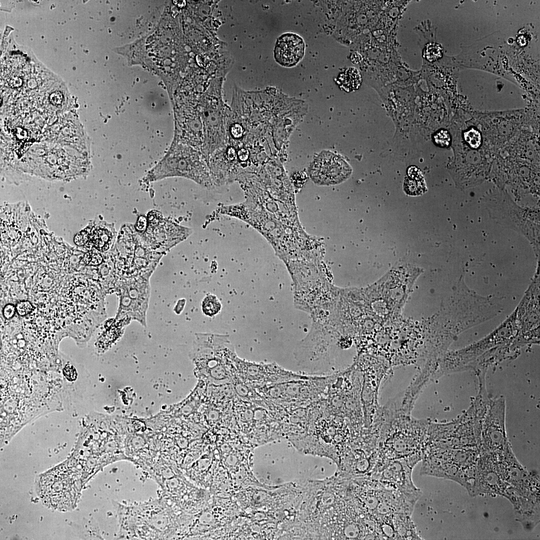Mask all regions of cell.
Instances as JSON below:
<instances>
[{
	"label": "cell",
	"mask_w": 540,
	"mask_h": 540,
	"mask_svg": "<svg viewBox=\"0 0 540 540\" xmlns=\"http://www.w3.org/2000/svg\"><path fill=\"white\" fill-rule=\"evenodd\" d=\"M64 372L67 376L73 377L75 376L76 371L74 367L70 365L66 366L64 368Z\"/></svg>",
	"instance_id": "obj_19"
},
{
	"label": "cell",
	"mask_w": 540,
	"mask_h": 540,
	"mask_svg": "<svg viewBox=\"0 0 540 540\" xmlns=\"http://www.w3.org/2000/svg\"><path fill=\"white\" fill-rule=\"evenodd\" d=\"M146 218L144 216L140 217L139 219L138 220L136 224V228L139 231H143L144 230L146 229Z\"/></svg>",
	"instance_id": "obj_18"
},
{
	"label": "cell",
	"mask_w": 540,
	"mask_h": 540,
	"mask_svg": "<svg viewBox=\"0 0 540 540\" xmlns=\"http://www.w3.org/2000/svg\"><path fill=\"white\" fill-rule=\"evenodd\" d=\"M90 243L100 250H106L110 240V234L104 228L96 229L92 234Z\"/></svg>",
	"instance_id": "obj_12"
},
{
	"label": "cell",
	"mask_w": 540,
	"mask_h": 540,
	"mask_svg": "<svg viewBox=\"0 0 540 540\" xmlns=\"http://www.w3.org/2000/svg\"><path fill=\"white\" fill-rule=\"evenodd\" d=\"M443 54V48L440 44L430 42L424 44L422 50V56L427 62H434L440 59Z\"/></svg>",
	"instance_id": "obj_10"
},
{
	"label": "cell",
	"mask_w": 540,
	"mask_h": 540,
	"mask_svg": "<svg viewBox=\"0 0 540 540\" xmlns=\"http://www.w3.org/2000/svg\"><path fill=\"white\" fill-rule=\"evenodd\" d=\"M480 454L478 449L461 448L447 456H430L424 461L420 474L452 480L470 492Z\"/></svg>",
	"instance_id": "obj_3"
},
{
	"label": "cell",
	"mask_w": 540,
	"mask_h": 540,
	"mask_svg": "<svg viewBox=\"0 0 540 540\" xmlns=\"http://www.w3.org/2000/svg\"><path fill=\"white\" fill-rule=\"evenodd\" d=\"M404 188L406 192L410 195H419L425 192V182L419 168L416 166L408 168V177L404 180Z\"/></svg>",
	"instance_id": "obj_8"
},
{
	"label": "cell",
	"mask_w": 540,
	"mask_h": 540,
	"mask_svg": "<svg viewBox=\"0 0 540 540\" xmlns=\"http://www.w3.org/2000/svg\"><path fill=\"white\" fill-rule=\"evenodd\" d=\"M362 82L360 72L354 68H348L338 75V82L344 90L350 92L359 88Z\"/></svg>",
	"instance_id": "obj_9"
},
{
	"label": "cell",
	"mask_w": 540,
	"mask_h": 540,
	"mask_svg": "<svg viewBox=\"0 0 540 540\" xmlns=\"http://www.w3.org/2000/svg\"><path fill=\"white\" fill-rule=\"evenodd\" d=\"M180 176L190 179L204 187H215L208 161L193 147L174 139L163 159L151 170L146 180L153 182L166 178Z\"/></svg>",
	"instance_id": "obj_1"
},
{
	"label": "cell",
	"mask_w": 540,
	"mask_h": 540,
	"mask_svg": "<svg viewBox=\"0 0 540 540\" xmlns=\"http://www.w3.org/2000/svg\"><path fill=\"white\" fill-rule=\"evenodd\" d=\"M16 308L14 306L10 304L6 305L3 311V314L4 317L6 318H12L15 314Z\"/></svg>",
	"instance_id": "obj_17"
},
{
	"label": "cell",
	"mask_w": 540,
	"mask_h": 540,
	"mask_svg": "<svg viewBox=\"0 0 540 540\" xmlns=\"http://www.w3.org/2000/svg\"><path fill=\"white\" fill-rule=\"evenodd\" d=\"M304 43L301 37L294 34H285L277 40L274 58L280 65L291 67L296 66L302 58Z\"/></svg>",
	"instance_id": "obj_7"
},
{
	"label": "cell",
	"mask_w": 540,
	"mask_h": 540,
	"mask_svg": "<svg viewBox=\"0 0 540 540\" xmlns=\"http://www.w3.org/2000/svg\"><path fill=\"white\" fill-rule=\"evenodd\" d=\"M89 238V234L88 232L84 230L78 234L74 238L75 244L78 246L84 244Z\"/></svg>",
	"instance_id": "obj_16"
},
{
	"label": "cell",
	"mask_w": 540,
	"mask_h": 540,
	"mask_svg": "<svg viewBox=\"0 0 540 540\" xmlns=\"http://www.w3.org/2000/svg\"><path fill=\"white\" fill-rule=\"evenodd\" d=\"M221 308L220 302L214 295L207 296L202 302V308L203 312L205 315L210 317L214 316L219 313Z\"/></svg>",
	"instance_id": "obj_11"
},
{
	"label": "cell",
	"mask_w": 540,
	"mask_h": 540,
	"mask_svg": "<svg viewBox=\"0 0 540 540\" xmlns=\"http://www.w3.org/2000/svg\"><path fill=\"white\" fill-rule=\"evenodd\" d=\"M517 42L518 43L522 46L526 45V38L523 36H520L517 40Z\"/></svg>",
	"instance_id": "obj_20"
},
{
	"label": "cell",
	"mask_w": 540,
	"mask_h": 540,
	"mask_svg": "<svg viewBox=\"0 0 540 540\" xmlns=\"http://www.w3.org/2000/svg\"><path fill=\"white\" fill-rule=\"evenodd\" d=\"M84 260L87 264L96 266L102 262V257L99 253L90 251L84 255Z\"/></svg>",
	"instance_id": "obj_14"
},
{
	"label": "cell",
	"mask_w": 540,
	"mask_h": 540,
	"mask_svg": "<svg viewBox=\"0 0 540 540\" xmlns=\"http://www.w3.org/2000/svg\"><path fill=\"white\" fill-rule=\"evenodd\" d=\"M508 485L498 472L490 454L481 452L476 464L474 484L470 494L474 496L480 494H505L506 497Z\"/></svg>",
	"instance_id": "obj_5"
},
{
	"label": "cell",
	"mask_w": 540,
	"mask_h": 540,
	"mask_svg": "<svg viewBox=\"0 0 540 540\" xmlns=\"http://www.w3.org/2000/svg\"><path fill=\"white\" fill-rule=\"evenodd\" d=\"M434 141L436 144L440 147H446L449 145L450 138L448 132L444 130H441L437 132L434 136Z\"/></svg>",
	"instance_id": "obj_13"
},
{
	"label": "cell",
	"mask_w": 540,
	"mask_h": 540,
	"mask_svg": "<svg viewBox=\"0 0 540 540\" xmlns=\"http://www.w3.org/2000/svg\"><path fill=\"white\" fill-rule=\"evenodd\" d=\"M490 216L498 223L521 233L535 252L540 250L539 210L518 206L503 190L494 189L481 199Z\"/></svg>",
	"instance_id": "obj_2"
},
{
	"label": "cell",
	"mask_w": 540,
	"mask_h": 540,
	"mask_svg": "<svg viewBox=\"0 0 540 540\" xmlns=\"http://www.w3.org/2000/svg\"><path fill=\"white\" fill-rule=\"evenodd\" d=\"M348 164L338 156L330 152L324 153L315 160L311 168L312 178L320 184L340 183L351 174Z\"/></svg>",
	"instance_id": "obj_6"
},
{
	"label": "cell",
	"mask_w": 540,
	"mask_h": 540,
	"mask_svg": "<svg viewBox=\"0 0 540 540\" xmlns=\"http://www.w3.org/2000/svg\"><path fill=\"white\" fill-rule=\"evenodd\" d=\"M510 444L505 428V401L500 397L490 404L484 420L480 434V452H493Z\"/></svg>",
	"instance_id": "obj_4"
},
{
	"label": "cell",
	"mask_w": 540,
	"mask_h": 540,
	"mask_svg": "<svg viewBox=\"0 0 540 540\" xmlns=\"http://www.w3.org/2000/svg\"><path fill=\"white\" fill-rule=\"evenodd\" d=\"M16 308L18 314L24 316L28 314L32 311V306L29 302L22 301L16 304Z\"/></svg>",
	"instance_id": "obj_15"
}]
</instances>
